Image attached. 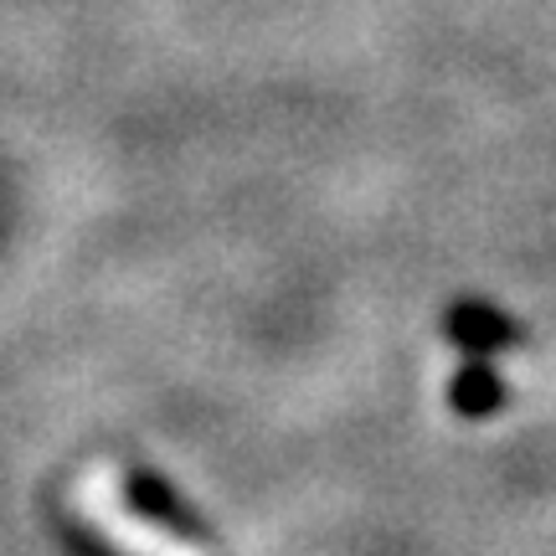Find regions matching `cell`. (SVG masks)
I'll use <instances>...</instances> for the list:
<instances>
[{"mask_svg": "<svg viewBox=\"0 0 556 556\" xmlns=\"http://www.w3.org/2000/svg\"><path fill=\"white\" fill-rule=\"evenodd\" d=\"M67 500H73V516L119 556H212L206 546H197V541H186L180 531L144 516L135 500H129V490H124L119 469L103 464V458L78 469Z\"/></svg>", "mask_w": 556, "mask_h": 556, "instance_id": "1", "label": "cell"}]
</instances>
